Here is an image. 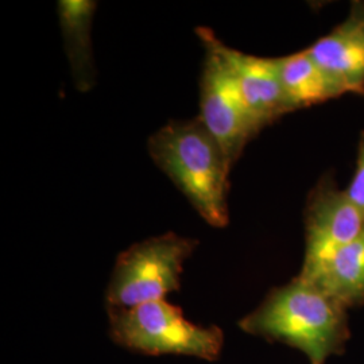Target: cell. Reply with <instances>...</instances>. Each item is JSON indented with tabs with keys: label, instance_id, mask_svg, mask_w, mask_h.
<instances>
[{
	"label": "cell",
	"instance_id": "cell-1",
	"mask_svg": "<svg viewBox=\"0 0 364 364\" xmlns=\"http://www.w3.org/2000/svg\"><path fill=\"white\" fill-rule=\"evenodd\" d=\"M346 308L311 282L296 277L275 287L239 326L250 335L284 343L324 364L350 338Z\"/></svg>",
	"mask_w": 364,
	"mask_h": 364
},
{
	"label": "cell",
	"instance_id": "cell-2",
	"mask_svg": "<svg viewBox=\"0 0 364 364\" xmlns=\"http://www.w3.org/2000/svg\"><path fill=\"white\" fill-rule=\"evenodd\" d=\"M149 153L198 215L212 227L228 224V176L232 165L197 117L170 122L149 139Z\"/></svg>",
	"mask_w": 364,
	"mask_h": 364
},
{
	"label": "cell",
	"instance_id": "cell-3",
	"mask_svg": "<svg viewBox=\"0 0 364 364\" xmlns=\"http://www.w3.org/2000/svg\"><path fill=\"white\" fill-rule=\"evenodd\" d=\"M112 340L144 355H183L213 362L220 356L224 333L219 326H201L183 317L181 308L165 299L134 308H108Z\"/></svg>",
	"mask_w": 364,
	"mask_h": 364
},
{
	"label": "cell",
	"instance_id": "cell-4",
	"mask_svg": "<svg viewBox=\"0 0 364 364\" xmlns=\"http://www.w3.org/2000/svg\"><path fill=\"white\" fill-rule=\"evenodd\" d=\"M197 245L195 239L169 232L123 251L107 287V306L134 308L180 290L183 263Z\"/></svg>",
	"mask_w": 364,
	"mask_h": 364
},
{
	"label": "cell",
	"instance_id": "cell-5",
	"mask_svg": "<svg viewBox=\"0 0 364 364\" xmlns=\"http://www.w3.org/2000/svg\"><path fill=\"white\" fill-rule=\"evenodd\" d=\"M197 34L205 48L198 119L234 166L246 144L259 134V126L239 93L231 69L219 49L218 37L205 27L197 28Z\"/></svg>",
	"mask_w": 364,
	"mask_h": 364
},
{
	"label": "cell",
	"instance_id": "cell-6",
	"mask_svg": "<svg viewBox=\"0 0 364 364\" xmlns=\"http://www.w3.org/2000/svg\"><path fill=\"white\" fill-rule=\"evenodd\" d=\"M364 232V212L332 177H323L305 209V258L299 277L308 279L340 248Z\"/></svg>",
	"mask_w": 364,
	"mask_h": 364
},
{
	"label": "cell",
	"instance_id": "cell-7",
	"mask_svg": "<svg viewBox=\"0 0 364 364\" xmlns=\"http://www.w3.org/2000/svg\"><path fill=\"white\" fill-rule=\"evenodd\" d=\"M219 49L231 69L239 93L260 130L294 109L284 91L275 58L237 52L219 41Z\"/></svg>",
	"mask_w": 364,
	"mask_h": 364
},
{
	"label": "cell",
	"instance_id": "cell-8",
	"mask_svg": "<svg viewBox=\"0 0 364 364\" xmlns=\"http://www.w3.org/2000/svg\"><path fill=\"white\" fill-rule=\"evenodd\" d=\"M306 52L344 93L364 95V1H353L347 18Z\"/></svg>",
	"mask_w": 364,
	"mask_h": 364
},
{
	"label": "cell",
	"instance_id": "cell-9",
	"mask_svg": "<svg viewBox=\"0 0 364 364\" xmlns=\"http://www.w3.org/2000/svg\"><path fill=\"white\" fill-rule=\"evenodd\" d=\"M96 3L91 0H61L58 18L64 34L72 77L80 92L91 91L96 70L92 49V21Z\"/></svg>",
	"mask_w": 364,
	"mask_h": 364
},
{
	"label": "cell",
	"instance_id": "cell-10",
	"mask_svg": "<svg viewBox=\"0 0 364 364\" xmlns=\"http://www.w3.org/2000/svg\"><path fill=\"white\" fill-rule=\"evenodd\" d=\"M305 281L321 289L346 309L362 305L364 302V232L350 245L340 248Z\"/></svg>",
	"mask_w": 364,
	"mask_h": 364
},
{
	"label": "cell",
	"instance_id": "cell-11",
	"mask_svg": "<svg viewBox=\"0 0 364 364\" xmlns=\"http://www.w3.org/2000/svg\"><path fill=\"white\" fill-rule=\"evenodd\" d=\"M275 60L284 91L294 111L321 105L344 95L338 84L317 65L306 49Z\"/></svg>",
	"mask_w": 364,
	"mask_h": 364
},
{
	"label": "cell",
	"instance_id": "cell-12",
	"mask_svg": "<svg viewBox=\"0 0 364 364\" xmlns=\"http://www.w3.org/2000/svg\"><path fill=\"white\" fill-rule=\"evenodd\" d=\"M346 191L351 197L352 201L364 212V132H362L360 141L358 144L356 165L352 174L351 181L346 188Z\"/></svg>",
	"mask_w": 364,
	"mask_h": 364
}]
</instances>
